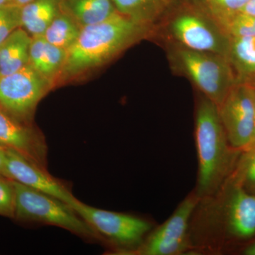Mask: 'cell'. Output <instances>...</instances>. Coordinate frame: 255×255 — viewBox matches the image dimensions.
Instances as JSON below:
<instances>
[{"label": "cell", "mask_w": 255, "mask_h": 255, "mask_svg": "<svg viewBox=\"0 0 255 255\" xmlns=\"http://www.w3.org/2000/svg\"><path fill=\"white\" fill-rule=\"evenodd\" d=\"M151 25L117 12L105 21L82 28L76 41L67 50L56 81L78 78L109 63L148 36Z\"/></svg>", "instance_id": "obj_1"}, {"label": "cell", "mask_w": 255, "mask_h": 255, "mask_svg": "<svg viewBox=\"0 0 255 255\" xmlns=\"http://www.w3.org/2000/svg\"><path fill=\"white\" fill-rule=\"evenodd\" d=\"M195 141L198 177L194 192L201 199L221 190L233 172L240 151L230 145L218 106L203 95L196 105Z\"/></svg>", "instance_id": "obj_2"}, {"label": "cell", "mask_w": 255, "mask_h": 255, "mask_svg": "<svg viewBox=\"0 0 255 255\" xmlns=\"http://www.w3.org/2000/svg\"><path fill=\"white\" fill-rule=\"evenodd\" d=\"M169 59L177 72L189 78L203 95L218 107L238 82L232 65L223 55L174 45L169 51Z\"/></svg>", "instance_id": "obj_3"}, {"label": "cell", "mask_w": 255, "mask_h": 255, "mask_svg": "<svg viewBox=\"0 0 255 255\" xmlns=\"http://www.w3.org/2000/svg\"><path fill=\"white\" fill-rule=\"evenodd\" d=\"M14 184V219L58 226L85 239L102 240L69 204L16 181Z\"/></svg>", "instance_id": "obj_4"}, {"label": "cell", "mask_w": 255, "mask_h": 255, "mask_svg": "<svg viewBox=\"0 0 255 255\" xmlns=\"http://www.w3.org/2000/svg\"><path fill=\"white\" fill-rule=\"evenodd\" d=\"M99 236L120 248L121 253L136 250L150 231L151 224L132 215L99 209L77 199L70 205Z\"/></svg>", "instance_id": "obj_5"}, {"label": "cell", "mask_w": 255, "mask_h": 255, "mask_svg": "<svg viewBox=\"0 0 255 255\" xmlns=\"http://www.w3.org/2000/svg\"><path fill=\"white\" fill-rule=\"evenodd\" d=\"M53 86L29 63L15 73L0 75V110L29 124L37 105Z\"/></svg>", "instance_id": "obj_6"}, {"label": "cell", "mask_w": 255, "mask_h": 255, "mask_svg": "<svg viewBox=\"0 0 255 255\" xmlns=\"http://www.w3.org/2000/svg\"><path fill=\"white\" fill-rule=\"evenodd\" d=\"M167 33L175 46L227 58L230 37L213 16L187 11L167 23Z\"/></svg>", "instance_id": "obj_7"}, {"label": "cell", "mask_w": 255, "mask_h": 255, "mask_svg": "<svg viewBox=\"0 0 255 255\" xmlns=\"http://www.w3.org/2000/svg\"><path fill=\"white\" fill-rule=\"evenodd\" d=\"M255 84L239 81L218 107L230 145L243 150L251 144L254 130Z\"/></svg>", "instance_id": "obj_8"}, {"label": "cell", "mask_w": 255, "mask_h": 255, "mask_svg": "<svg viewBox=\"0 0 255 255\" xmlns=\"http://www.w3.org/2000/svg\"><path fill=\"white\" fill-rule=\"evenodd\" d=\"M199 200L194 191L187 196L172 216L130 254L176 255L187 251L189 248L187 233L189 220Z\"/></svg>", "instance_id": "obj_9"}, {"label": "cell", "mask_w": 255, "mask_h": 255, "mask_svg": "<svg viewBox=\"0 0 255 255\" xmlns=\"http://www.w3.org/2000/svg\"><path fill=\"white\" fill-rule=\"evenodd\" d=\"M6 168L8 177L60 199L69 205L77 200L61 181L48 173L47 169L30 160L12 149H6Z\"/></svg>", "instance_id": "obj_10"}, {"label": "cell", "mask_w": 255, "mask_h": 255, "mask_svg": "<svg viewBox=\"0 0 255 255\" xmlns=\"http://www.w3.org/2000/svg\"><path fill=\"white\" fill-rule=\"evenodd\" d=\"M0 145L12 149L47 169L48 147L41 132L0 110Z\"/></svg>", "instance_id": "obj_11"}, {"label": "cell", "mask_w": 255, "mask_h": 255, "mask_svg": "<svg viewBox=\"0 0 255 255\" xmlns=\"http://www.w3.org/2000/svg\"><path fill=\"white\" fill-rule=\"evenodd\" d=\"M225 184L223 207L226 230L241 239L253 237L255 235V195L230 179Z\"/></svg>", "instance_id": "obj_12"}, {"label": "cell", "mask_w": 255, "mask_h": 255, "mask_svg": "<svg viewBox=\"0 0 255 255\" xmlns=\"http://www.w3.org/2000/svg\"><path fill=\"white\" fill-rule=\"evenodd\" d=\"M66 55L67 50L50 44L43 36L32 37L28 63L54 85Z\"/></svg>", "instance_id": "obj_13"}, {"label": "cell", "mask_w": 255, "mask_h": 255, "mask_svg": "<svg viewBox=\"0 0 255 255\" xmlns=\"http://www.w3.org/2000/svg\"><path fill=\"white\" fill-rule=\"evenodd\" d=\"M32 37L23 28H18L0 46V75H9L29 63Z\"/></svg>", "instance_id": "obj_14"}, {"label": "cell", "mask_w": 255, "mask_h": 255, "mask_svg": "<svg viewBox=\"0 0 255 255\" xmlns=\"http://www.w3.org/2000/svg\"><path fill=\"white\" fill-rule=\"evenodd\" d=\"M63 0H32L21 6V28L31 37L43 36L63 9Z\"/></svg>", "instance_id": "obj_15"}, {"label": "cell", "mask_w": 255, "mask_h": 255, "mask_svg": "<svg viewBox=\"0 0 255 255\" xmlns=\"http://www.w3.org/2000/svg\"><path fill=\"white\" fill-rule=\"evenodd\" d=\"M63 9L81 28L105 21L118 12L112 0H63Z\"/></svg>", "instance_id": "obj_16"}, {"label": "cell", "mask_w": 255, "mask_h": 255, "mask_svg": "<svg viewBox=\"0 0 255 255\" xmlns=\"http://www.w3.org/2000/svg\"><path fill=\"white\" fill-rule=\"evenodd\" d=\"M227 58L238 80L255 85V36L230 37Z\"/></svg>", "instance_id": "obj_17"}, {"label": "cell", "mask_w": 255, "mask_h": 255, "mask_svg": "<svg viewBox=\"0 0 255 255\" xmlns=\"http://www.w3.org/2000/svg\"><path fill=\"white\" fill-rule=\"evenodd\" d=\"M81 29L75 19L62 9L46 28L43 36L50 44L68 50L76 41Z\"/></svg>", "instance_id": "obj_18"}, {"label": "cell", "mask_w": 255, "mask_h": 255, "mask_svg": "<svg viewBox=\"0 0 255 255\" xmlns=\"http://www.w3.org/2000/svg\"><path fill=\"white\" fill-rule=\"evenodd\" d=\"M120 14L140 22L151 23L157 11L159 0H112Z\"/></svg>", "instance_id": "obj_19"}, {"label": "cell", "mask_w": 255, "mask_h": 255, "mask_svg": "<svg viewBox=\"0 0 255 255\" xmlns=\"http://www.w3.org/2000/svg\"><path fill=\"white\" fill-rule=\"evenodd\" d=\"M241 151L243 153L228 179L255 192V144Z\"/></svg>", "instance_id": "obj_20"}, {"label": "cell", "mask_w": 255, "mask_h": 255, "mask_svg": "<svg viewBox=\"0 0 255 255\" xmlns=\"http://www.w3.org/2000/svg\"><path fill=\"white\" fill-rule=\"evenodd\" d=\"M211 16L222 28L228 20L241 12L248 0H206Z\"/></svg>", "instance_id": "obj_21"}, {"label": "cell", "mask_w": 255, "mask_h": 255, "mask_svg": "<svg viewBox=\"0 0 255 255\" xmlns=\"http://www.w3.org/2000/svg\"><path fill=\"white\" fill-rule=\"evenodd\" d=\"M21 26V6L11 3L0 7V46Z\"/></svg>", "instance_id": "obj_22"}, {"label": "cell", "mask_w": 255, "mask_h": 255, "mask_svg": "<svg viewBox=\"0 0 255 255\" xmlns=\"http://www.w3.org/2000/svg\"><path fill=\"white\" fill-rule=\"evenodd\" d=\"M223 30L229 37L255 36V17L238 13L223 25Z\"/></svg>", "instance_id": "obj_23"}, {"label": "cell", "mask_w": 255, "mask_h": 255, "mask_svg": "<svg viewBox=\"0 0 255 255\" xmlns=\"http://www.w3.org/2000/svg\"><path fill=\"white\" fill-rule=\"evenodd\" d=\"M15 199L14 180L0 174V216L14 219Z\"/></svg>", "instance_id": "obj_24"}, {"label": "cell", "mask_w": 255, "mask_h": 255, "mask_svg": "<svg viewBox=\"0 0 255 255\" xmlns=\"http://www.w3.org/2000/svg\"><path fill=\"white\" fill-rule=\"evenodd\" d=\"M6 149L0 145V174L8 177L6 168Z\"/></svg>", "instance_id": "obj_25"}, {"label": "cell", "mask_w": 255, "mask_h": 255, "mask_svg": "<svg viewBox=\"0 0 255 255\" xmlns=\"http://www.w3.org/2000/svg\"><path fill=\"white\" fill-rule=\"evenodd\" d=\"M241 12L255 17V0H248Z\"/></svg>", "instance_id": "obj_26"}, {"label": "cell", "mask_w": 255, "mask_h": 255, "mask_svg": "<svg viewBox=\"0 0 255 255\" xmlns=\"http://www.w3.org/2000/svg\"><path fill=\"white\" fill-rule=\"evenodd\" d=\"M243 254L246 255H255V242L247 247L243 251Z\"/></svg>", "instance_id": "obj_27"}, {"label": "cell", "mask_w": 255, "mask_h": 255, "mask_svg": "<svg viewBox=\"0 0 255 255\" xmlns=\"http://www.w3.org/2000/svg\"><path fill=\"white\" fill-rule=\"evenodd\" d=\"M31 1L32 0H11L13 4L19 6H24L25 4H28V3H29L30 1Z\"/></svg>", "instance_id": "obj_28"}, {"label": "cell", "mask_w": 255, "mask_h": 255, "mask_svg": "<svg viewBox=\"0 0 255 255\" xmlns=\"http://www.w3.org/2000/svg\"><path fill=\"white\" fill-rule=\"evenodd\" d=\"M254 99H255V121H254V130H253V138H252V140L251 142V144H250L249 145H248V147L249 146H251L252 145H254L255 144V92H254Z\"/></svg>", "instance_id": "obj_29"}, {"label": "cell", "mask_w": 255, "mask_h": 255, "mask_svg": "<svg viewBox=\"0 0 255 255\" xmlns=\"http://www.w3.org/2000/svg\"><path fill=\"white\" fill-rule=\"evenodd\" d=\"M11 3H12L11 0H0V7L5 6V5L11 4Z\"/></svg>", "instance_id": "obj_30"}]
</instances>
